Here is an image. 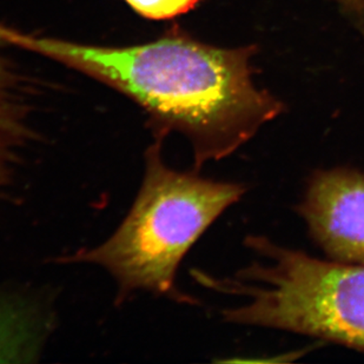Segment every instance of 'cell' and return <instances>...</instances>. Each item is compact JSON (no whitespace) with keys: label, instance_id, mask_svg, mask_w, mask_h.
I'll list each match as a JSON object with an SVG mask.
<instances>
[{"label":"cell","instance_id":"obj_1","mask_svg":"<svg viewBox=\"0 0 364 364\" xmlns=\"http://www.w3.org/2000/svg\"><path fill=\"white\" fill-rule=\"evenodd\" d=\"M0 38L76 66L127 93L189 138L197 168L231 155L281 109L255 87L244 52L181 38L98 48L3 28Z\"/></svg>","mask_w":364,"mask_h":364},{"label":"cell","instance_id":"obj_2","mask_svg":"<svg viewBox=\"0 0 364 364\" xmlns=\"http://www.w3.org/2000/svg\"><path fill=\"white\" fill-rule=\"evenodd\" d=\"M245 188L176 171L165 163L162 143L145 154L141 189L117 230L107 241L59 258L96 265L117 285V302L138 291L181 299L176 274L190 247Z\"/></svg>","mask_w":364,"mask_h":364},{"label":"cell","instance_id":"obj_3","mask_svg":"<svg viewBox=\"0 0 364 364\" xmlns=\"http://www.w3.org/2000/svg\"><path fill=\"white\" fill-rule=\"evenodd\" d=\"M247 242L257 261L227 279L197 275L206 287L237 297L224 310L225 320L364 351V265L322 261L263 237Z\"/></svg>","mask_w":364,"mask_h":364},{"label":"cell","instance_id":"obj_4","mask_svg":"<svg viewBox=\"0 0 364 364\" xmlns=\"http://www.w3.org/2000/svg\"><path fill=\"white\" fill-rule=\"evenodd\" d=\"M299 213L333 261L364 265V175L354 168L318 171Z\"/></svg>","mask_w":364,"mask_h":364},{"label":"cell","instance_id":"obj_5","mask_svg":"<svg viewBox=\"0 0 364 364\" xmlns=\"http://www.w3.org/2000/svg\"><path fill=\"white\" fill-rule=\"evenodd\" d=\"M41 340L33 308L0 299V363L31 361Z\"/></svg>","mask_w":364,"mask_h":364},{"label":"cell","instance_id":"obj_6","mask_svg":"<svg viewBox=\"0 0 364 364\" xmlns=\"http://www.w3.org/2000/svg\"><path fill=\"white\" fill-rule=\"evenodd\" d=\"M28 134L11 103L0 71V195L14 182Z\"/></svg>","mask_w":364,"mask_h":364},{"label":"cell","instance_id":"obj_7","mask_svg":"<svg viewBox=\"0 0 364 364\" xmlns=\"http://www.w3.org/2000/svg\"><path fill=\"white\" fill-rule=\"evenodd\" d=\"M138 14L150 19H168L186 14L198 0H125Z\"/></svg>","mask_w":364,"mask_h":364}]
</instances>
